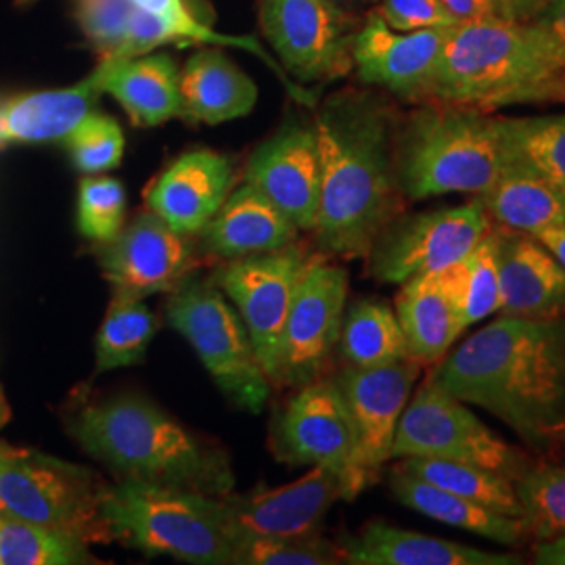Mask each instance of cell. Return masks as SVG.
Instances as JSON below:
<instances>
[{"instance_id":"39","label":"cell","mask_w":565,"mask_h":565,"mask_svg":"<svg viewBox=\"0 0 565 565\" xmlns=\"http://www.w3.org/2000/svg\"><path fill=\"white\" fill-rule=\"evenodd\" d=\"M63 141L72 162L84 174L109 172L120 166L124 156L120 124L99 111H90Z\"/></svg>"},{"instance_id":"30","label":"cell","mask_w":565,"mask_h":565,"mask_svg":"<svg viewBox=\"0 0 565 565\" xmlns=\"http://www.w3.org/2000/svg\"><path fill=\"white\" fill-rule=\"evenodd\" d=\"M338 345L345 364L359 369L411 359L396 310L373 298H364L345 308Z\"/></svg>"},{"instance_id":"29","label":"cell","mask_w":565,"mask_h":565,"mask_svg":"<svg viewBox=\"0 0 565 565\" xmlns=\"http://www.w3.org/2000/svg\"><path fill=\"white\" fill-rule=\"evenodd\" d=\"M478 200L494 223L511 231L536 235L565 224L564 191L509 156L501 177Z\"/></svg>"},{"instance_id":"10","label":"cell","mask_w":565,"mask_h":565,"mask_svg":"<svg viewBox=\"0 0 565 565\" xmlns=\"http://www.w3.org/2000/svg\"><path fill=\"white\" fill-rule=\"evenodd\" d=\"M494 221L473 198L461 205L401 214L375 239L366 263L375 281L401 285L459 263L492 231Z\"/></svg>"},{"instance_id":"14","label":"cell","mask_w":565,"mask_h":565,"mask_svg":"<svg viewBox=\"0 0 565 565\" xmlns=\"http://www.w3.org/2000/svg\"><path fill=\"white\" fill-rule=\"evenodd\" d=\"M260 25L285 70L303 84L352 72L354 21L335 0H258Z\"/></svg>"},{"instance_id":"16","label":"cell","mask_w":565,"mask_h":565,"mask_svg":"<svg viewBox=\"0 0 565 565\" xmlns=\"http://www.w3.org/2000/svg\"><path fill=\"white\" fill-rule=\"evenodd\" d=\"M424 364L415 359L359 369L348 366L335 375L354 431V463L375 482L390 459L398 422L419 380Z\"/></svg>"},{"instance_id":"34","label":"cell","mask_w":565,"mask_h":565,"mask_svg":"<svg viewBox=\"0 0 565 565\" xmlns=\"http://www.w3.org/2000/svg\"><path fill=\"white\" fill-rule=\"evenodd\" d=\"M509 158L525 163L565 193V114L499 118Z\"/></svg>"},{"instance_id":"21","label":"cell","mask_w":565,"mask_h":565,"mask_svg":"<svg viewBox=\"0 0 565 565\" xmlns=\"http://www.w3.org/2000/svg\"><path fill=\"white\" fill-rule=\"evenodd\" d=\"M494 254L501 281L499 315L564 319L565 268L527 233L494 223Z\"/></svg>"},{"instance_id":"46","label":"cell","mask_w":565,"mask_h":565,"mask_svg":"<svg viewBox=\"0 0 565 565\" xmlns=\"http://www.w3.org/2000/svg\"><path fill=\"white\" fill-rule=\"evenodd\" d=\"M532 237L543 243L546 249L551 252V256L565 268V224L551 226V228H545V231H541Z\"/></svg>"},{"instance_id":"25","label":"cell","mask_w":565,"mask_h":565,"mask_svg":"<svg viewBox=\"0 0 565 565\" xmlns=\"http://www.w3.org/2000/svg\"><path fill=\"white\" fill-rule=\"evenodd\" d=\"M396 317L403 327L408 356L424 366L443 361L463 331L445 279V270L425 273L401 282Z\"/></svg>"},{"instance_id":"35","label":"cell","mask_w":565,"mask_h":565,"mask_svg":"<svg viewBox=\"0 0 565 565\" xmlns=\"http://www.w3.org/2000/svg\"><path fill=\"white\" fill-rule=\"evenodd\" d=\"M95 553L74 536L0 515V565H95Z\"/></svg>"},{"instance_id":"43","label":"cell","mask_w":565,"mask_h":565,"mask_svg":"<svg viewBox=\"0 0 565 565\" xmlns=\"http://www.w3.org/2000/svg\"><path fill=\"white\" fill-rule=\"evenodd\" d=\"M130 2L142 11L163 15V18H170V20L193 18V11L189 9L186 0H130Z\"/></svg>"},{"instance_id":"33","label":"cell","mask_w":565,"mask_h":565,"mask_svg":"<svg viewBox=\"0 0 565 565\" xmlns=\"http://www.w3.org/2000/svg\"><path fill=\"white\" fill-rule=\"evenodd\" d=\"M445 279L463 333L501 310V281L492 231L459 263L445 268Z\"/></svg>"},{"instance_id":"1","label":"cell","mask_w":565,"mask_h":565,"mask_svg":"<svg viewBox=\"0 0 565 565\" xmlns=\"http://www.w3.org/2000/svg\"><path fill=\"white\" fill-rule=\"evenodd\" d=\"M312 121L321 153L315 243L329 256L366 260L408 203L394 162L398 114L377 93L343 88L319 105Z\"/></svg>"},{"instance_id":"38","label":"cell","mask_w":565,"mask_h":565,"mask_svg":"<svg viewBox=\"0 0 565 565\" xmlns=\"http://www.w3.org/2000/svg\"><path fill=\"white\" fill-rule=\"evenodd\" d=\"M126 191L111 177L88 174L78 189V231L88 242L105 243L116 239L124 228Z\"/></svg>"},{"instance_id":"3","label":"cell","mask_w":565,"mask_h":565,"mask_svg":"<svg viewBox=\"0 0 565 565\" xmlns=\"http://www.w3.org/2000/svg\"><path fill=\"white\" fill-rule=\"evenodd\" d=\"M74 440L116 480L179 488L207 497L235 490L223 446L205 440L139 394L84 403L70 419Z\"/></svg>"},{"instance_id":"15","label":"cell","mask_w":565,"mask_h":565,"mask_svg":"<svg viewBox=\"0 0 565 565\" xmlns=\"http://www.w3.org/2000/svg\"><path fill=\"white\" fill-rule=\"evenodd\" d=\"M97 254L103 277L114 291L111 298L121 300L174 294L191 281L200 264L189 237L177 233L153 212L139 214Z\"/></svg>"},{"instance_id":"22","label":"cell","mask_w":565,"mask_h":565,"mask_svg":"<svg viewBox=\"0 0 565 565\" xmlns=\"http://www.w3.org/2000/svg\"><path fill=\"white\" fill-rule=\"evenodd\" d=\"M298 226L275 203L243 182L239 189L231 191L223 207L198 237L207 256L224 263L282 249L298 242Z\"/></svg>"},{"instance_id":"5","label":"cell","mask_w":565,"mask_h":565,"mask_svg":"<svg viewBox=\"0 0 565 565\" xmlns=\"http://www.w3.org/2000/svg\"><path fill=\"white\" fill-rule=\"evenodd\" d=\"M394 162L406 202L482 195L507 166L499 118L461 105L419 103L398 116Z\"/></svg>"},{"instance_id":"20","label":"cell","mask_w":565,"mask_h":565,"mask_svg":"<svg viewBox=\"0 0 565 565\" xmlns=\"http://www.w3.org/2000/svg\"><path fill=\"white\" fill-rule=\"evenodd\" d=\"M235 184L228 158L210 149L186 151L149 184L145 202L177 233L200 235L223 207Z\"/></svg>"},{"instance_id":"2","label":"cell","mask_w":565,"mask_h":565,"mask_svg":"<svg viewBox=\"0 0 565 565\" xmlns=\"http://www.w3.org/2000/svg\"><path fill=\"white\" fill-rule=\"evenodd\" d=\"M446 354L425 382L480 406L532 448L565 443V317L499 315Z\"/></svg>"},{"instance_id":"44","label":"cell","mask_w":565,"mask_h":565,"mask_svg":"<svg viewBox=\"0 0 565 565\" xmlns=\"http://www.w3.org/2000/svg\"><path fill=\"white\" fill-rule=\"evenodd\" d=\"M534 564L565 565V534L539 541L534 546Z\"/></svg>"},{"instance_id":"32","label":"cell","mask_w":565,"mask_h":565,"mask_svg":"<svg viewBox=\"0 0 565 565\" xmlns=\"http://www.w3.org/2000/svg\"><path fill=\"white\" fill-rule=\"evenodd\" d=\"M160 319L145 300L111 298L95 342V375L145 361Z\"/></svg>"},{"instance_id":"13","label":"cell","mask_w":565,"mask_h":565,"mask_svg":"<svg viewBox=\"0 0 565 565\" xmlns=\"http://www.w3.org/2000/svg\"><path fill=\"white\" fill-rule=\"evenodd\" d=\"M270 448L277 461L323 467L343 476L361 494L373 484L354 463V431L333 377H319L296 390L275 413Z\"/></svg>"},{"instance_id":"27","label":"cell","mask_w":565,"mask_h":565,"mask_svg":"<svg viewBox=\"0 0 565 565\" xmlns=\"http://www.w3.org/2000/svg\"><path fill=\"white\" fill-rule=\"evenodd\" d=\"M258 102L254 81L221 51H198L181 72V118L223 124L247 116Z\"/></svg>"},{"instance_id":"26","label":"cell","mask_w":565,"mask_h":565,"mask_svg":"<svg viewBox=\"0 0 565 565\" xmlns=\"http://www.w3.org/2000/svg\"><path fill=\"white\" fill-rule=\"evenodd\" d=\"M95 74L57 90L21 95L0 105V145L63 141L102 99Z\"/></svg>"},{"instance_id":"18","label":"cell","mask_w":565,"mask_h":565,"mask_svg":"<svg viewBox=\"0 0 565 565\" xmlns=\"http://www.w3.org/2000/svg\"><path fill=\"white\" fill-rule=\"evenodd\" d=\"M448 30L396 32L380 11H371L354 36L352 70L359 81L385 88L403 102H431Z\"/></svg>"},{"instance_id":"19","label":"cell","mask_w":565,"mask_h":565,"mask_svg":"<svg viewBox=\"0 0 565 565\" xmlns=\"http://www.w3.org/2000/svg\"><path fill=\"white\" fill-rule=\"evenodd\" d=\"M245 182L275 203L298 231L312 233L321 202V153L315 121L298 116L282 121L252 153Z\"/></svg>"},{"instance_id":"24","label":"cell","mask_w":565,"mask_h":565,"mask_svg":"<svg viewBox=\"0 0 565 565\" xmlns=\"http://www.w3.org/2000/svg\"><path fill=\"white\" fill-rule=\"evenodd\" d=\"M93 74L103 95L120 103L135 126L151 128L181 118V72L170 55L99 61Z\"/></svg>"},{"instance_id":"28","label":"cell","mask_w":565,"mask_h":565,"mask_svg":"<svg viewBox=\"0 0 565 565\" xmlns=\"http://www.w3.org/2000/svg\"><path fill=\"white\" fill-rule=\"evenodd\" d=\"M390 488L396 501L406 509L417 511L434 522L494 541L499 545H522L530 536V530L522 518H511L494 509L467 501L445 488L425 482L401 465L392 469Z\"/></svg>"},{"instance_id":"7","label":"cell","mask_w":565,"mask_h":565,"mask_svg":"<svg viewBox=\"0 0 565 565\" xmlns=\"http://www.w3.org/2000/svg\"><path fill=\"white\" fill-rule=\"evenodd\" d=\"M107 486L90 467L0 445V515L109 545L116 536L103 509Z\"/></svg>"},{"instance_id":"42","label":"cell","mask_w":565,"mask_h":565,"mask_svg":"<svg viewBox=\"0 0 565 565\" xmlns=\"http://www.w3.org/2000/svg\"><path fill=\"white\" fill-rule=\"evenodd\" d=\"M377 11L396 32L452 28L459 23L450 15L443 0H382V7Z\"/></svg>"},{"instance_id":"37","label":"cell","mask_w":565,"mask_h":565,"mask_svg":"<svg viewBox=\"0 0 565 565\" xmlns=\"http://www.w3.org/2000/svg\"><path fill=\"white\" fill-rule=\"evenodd\" d=\"M235 565H338L343 564L338 543L319 534L310 536H249L239 534Z\"/></svg>"},{"instance_id":"4","label":"cell","mask_w":565,"mask_h":565,"mask_svg":"<svg viewBox=\"0 0 565 565\" xmlns=\"http://www.w3.org/2000/svg\"><path fill=\"white\" fill-rule=\"evenodd\" d=\"M431 102L486 114L565 103V42L539 21H469L448 30Z\"/></svg>"},{"instance_id":"11","label":"cell","mask_w":565,"mask_h":565,"mask_svg":"<svg viewBox=\"0 0 565 565\" xmlns=\"http://www.w3.org/2000/svg\"><path fill=\"white\" fill-rule=\"evenodd\" d=\"M348 273L323 256L306 266L282 324L273 385L302 387L323 377L340 343Z\"/></svg>"},{"instance_id":"8","label":"cell","mask_w":565,"mask_h":565,"mask_svg":"<svg viewBox=\"0 0 565 565\" xmlns=\"http://www.w3.org/2000/svg\"><path fill=\"white\" fill-rule=\"evenodd\" d=\"M166 317L200 356L224 396L247 413L263 411L273 384L239 312L212 282L186 281L170 294Z\"/></svg>"},{"instance_id":"31","label":"cell","mask_w":565,"mask_h":565,"mask_svg":"<svg viewBox=\"0 0 565 565\" xmlns=\"http://www.w3.org/2000/svg\"><path fill=\"white\" fill-rule=\"evenodd\" d=\"M398 465L425 482L445 488L448 492L463 497L467 501L494 509L511 518H522V507L518 501L513 480L497 471H490L478 465L427 459V457L401 459Z\"/></svg>"},{"instance_id":"12","label":"cell","mask_w":565,"mask_h":565,"mask_svg":"<svg viewBox=\"0 0 565 565\" xmlns=\"http://www.w3.org/2000/svg\"><path fill=\"white\" fill-rule=\"evenodd\" d=\"M315 254L300 242L277 252L224 260L210 282L239 312L270 384L277 369V348L296 287Z\"/></svg>"},{"instance_id":"45","label":"cell","mask_w":565,"mask_h":565,"mask_svg":"<svg viewBox=\"0 0 565 565\" xmlns=\"http://www.w3.org/2000/svg\"><path fill=\"white\" fill-rule=\"evenodd\" d=\"M536 21L565 42V0H551Z\"/></svg>"},{"instance_id":"17","label":"cell","mask_w":565,"mask_h":565,"mask_svg":"<svg viewBox=\"0 0 565 565\" xmlns=\"http://www.w3.org/2000/svg\"><path fill=\"white\" fill-rule=\"evenodd\" d=\"M356 488L343 476L312 467L291 484L221 497L233 536H310L319 534L327 513L340 501H354Z\"/></svg>"},{"instance_id":"23","label":"cell","mask_w":565,"mask_h":565,"mask_svg":"<svg viewBox=\"0 0 565 565\" xmlns=\"http://www.w3.org/2000/svg\"><path fill=\"white\" fill-rule=\"evenodd\" d=\"M343 564L350 565H520L513 553L461 545L438 536L369 522L359 534L342 539Z\"/></svg>"},{"instance_id":"41","label":"cell","mask_w":565,"mask_h":565,"mask_svg":"<svg viewBox=\"0 0 565 565\" xmlns=\"http://www.w3.org/2000/svg\"><path fill=\"white\" fill-rule=\"evenodd\" d=\"M459 23L469 21H536L551 0H443Z\"/></svg>"},{"instance_id":"9","label":"cell","mask_w":565,"mask_h":565,"mask_svg":"<svg viewBox=\"0 0 565 565\" xmlns=\"http://www.w3.org/2000/svg\"><path fill=\"white\" fill-rule=\"evenodd\" d=\"M411 457L478 465L513 482L530 465L524 452L490 429L469 404L429 382L408 398L396 429L392 459Z\"/></svg>"},{"instance_id":"36","label":"cell","mask_w":565,"mask_h":565,"mask_svg":"<svg viewBox=\"0 0 565 565\" xmlns=\"http://www.w3.org/2000/svg\"><path fill=\"white\" fill-rule=\"evenodd\" d=\"M513 484L530 536L565 534V465H527Z\"/></svg>"},{"instance_id":"47","label":"cell","mask_w":565,"mask_h":565,"mask_svg":"<svg viewBox=\"0 0 565 565\" xmlns=\"http://www.w3.org/2000/svg\"><path fill=\"white\" fill-rule=\"evenodd\" d=\"M7 419H9V404L4 401V394L0 390V427L7 424Z\"/></svg>"},{"instance_id":"6","label":"cell","mask_w":565,"mask_h":565,"mask_svg":"<svg viewBox=\"0 0 565 565\" xmlns=\"http://www.w3.org/2000/svg\"><path fill=\"white\" fill-rule=\"evenodd\" d=\"M105 518L116 541L149 557L193 565H235L237 541L221 497L116 480L105 492Z\"/></svg>"},{"instance_id":"40","label":"cell","mask_w":565,"mask_h":565,"mask_svg":"<svg viewBox=\"0 0 565 565\" xmlns=\"http://www.w3.org/2000/svg\"><path fill=\"white\" fill-rule=\"evenodd\" d=\"M132 9L135 4L130 0H76L82 32L99 53V60H109L118 53Z\"/></svg>"}]
</instances>
